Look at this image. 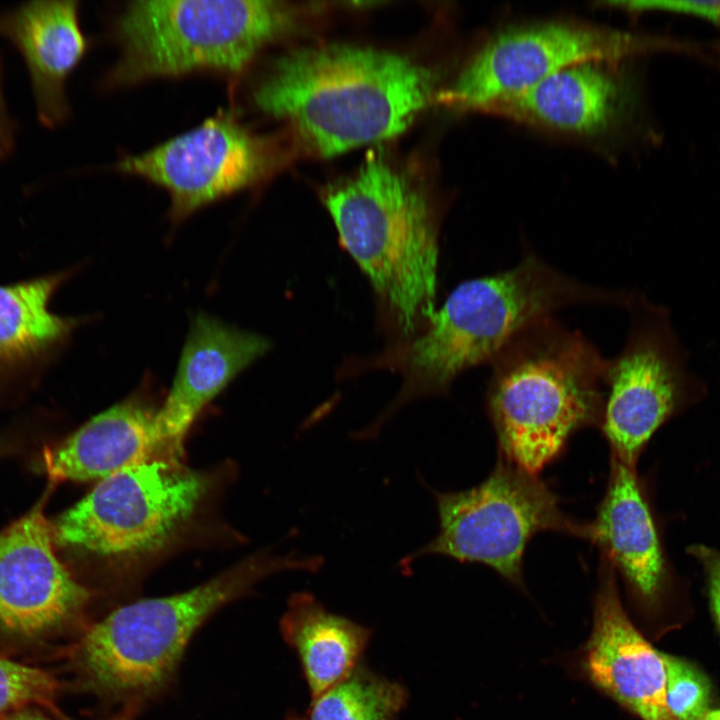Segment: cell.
Returning a JSON list of instances; mask_svg holds the SVG:
<instances>
[{"mask_svg":"<svg viewBox=\"0 0 720 720\" xmlns=\"http://www.w3.org/2000/svg\"><path fill=\"white\" fill-rule=\"evenodd\" d=\"M631 291L607 290L575 280L530 250L505 271L460 283L416 337L387 346L367 359L346 361L344 372L371 369L400 373L402 385L386 409L367 428L376 435L405 404L446 396L464 371L491 363L521 332L573 305L626 308Z\"/></svg>","mask_w":720,"mask_h":720,"instance_id":"cell-1","label":"cell"},{"mask_svg":"<svg viewBox=\"0 0 720 720\" xmlns=\"http://www.w3.org/2000/svg\"><path fill=\"white\" fill-rule=\"evenodd\" d=\"M435 78L409 57L346 44L305 47L272 65L253 93L313 153L331 157L393 138L431 101Z\"/></svg>","mask_w":720,"mask_h":720,"instance_id":"cell-2","label":"cell"},{"mask_svg":"<svg viewBox=\"0 0 720 720\" xmlns=\"http://www.w3.org/2000/svg\"><path fill=\"white\" fill-rule=\"evenodd\" d=\"M323 202L342 247L371 285L388 345L421 334L436 311L439 225L432 202L376 153L330 187Z\"/></svg>","mask_w":720,"mask_h":720,"instance_id":"cell-3","label":"cell"},{"mask_svg":"<svg viewBox=\"0 0 720 720\" xmlns=\"http://www.w3.org/2000/svg\"><path fill=\"white\" fill-rule=\"evenodd\" d=\"M607 361L553 316L517 335L490 363L486 409L499 456L537 475L576 432L599 426Z\"/></svg>","mask_w":720,"mask_h":720,"instance_id":"cell-4","label":"cell"},{"mask_svg":"<svg viewBox=\"0 0 720 720\" xmlns=\"http://www.w3.org/2000/svg\"><path fill=\"white\" fill-rule=\"evenodd\" d=\"M319 556L254 554L188 591L138 600L84 626L66 648L80 687L119 702L163 689L196 630L258 581L286 570L317 571Z\"/></svg>","mask_w":720,"mask_h":720,"instance_id":"cell-5","label":"cell"},{"mask_svg":"<svg viewBox=\"0 0 720 720\" xmlns=\"http://www.w3.org/2000/svg\"><path fill=\"white\" fill-rule=\"evenodd\" d=\"M295 16L280 1L131 2L115 24L120 57L109 80L128 85L196 71L237 74L286 33Z\"/></svg>","mask_w":720,"mask_h":720,"instance_id":"cell-6","label":"cell"},{"mask_svg":"<svg viewBox=\"0 0 720 720\" xmlns=\"http://www.w3.org/2000/svg\"><path fill=\"white\" fill-rule=\"evenodd\" d=\"M439 531L402 561V568L427 555L481 563L523 586V557L538 533L553 531L586 539L580 524L561 509L554 491L537 475L498 457L489 476L462 491L432 490Z\"/></svg>","mask_w":720,"mask_h":720,"instance_id":"cell-7","label":"cell"},{"mask_svg":"<svg viewBox=\"0 0 720 720\" xmlns=\"http://www.w3.org/2000/svg\"><path fill=\"white\" fill-rule=\"evenodd\" d=\"M631 325L621 352L607 361L601 431L611 456L636 469L653 434L704 398V382L688 367L689 354L670 311L632 291Z\"/></svg>","mask_w":720,"mask_h":720,"instance_id":"cell-8","label":"cell"},{"mask_svg":"<svg viewBox=\"0 0 720 720\" xmlns=\"http://www.w3.org/2000/svg\"><path fill=\"white\" fill-rule=\"evenodd\" d=\"M207 474L155 458L106 477L51 522L57 545L101 557L162 546L207 493Z\"/></svg>","mask_w":720,"mask_h":720,"instance_id":"cell-9","label":"cell"},{"mask_svg":"<svg viewBox=\"0 0 720 720\" xmlns=\"http://www.w3.org/2000/svg\"><path fill=\"white\" fill-rule=\"evenodd\" d=\"M664 46L657 38L569 21L515 26L491 37L437 98L459 110L481 111L570 66L619 61Z\"/></svg>","mask_w":720,"mask_h":720,"instance_id":"cell-10","label":"cell"},{"mask_svg":"<svg viewBox=\"0 0 720 720\" xmlns=\"http://www.w3.org/2000/svg\"><path fill=\"white\" fill-rule=\"evenodd\" d=\"M0 530V653L40 655L81 622L91 591L56 553L44 500Z\"/></svg>","mask_w":720,"mask_h":720,"instance_id":"cell-11","label":"cell"},{"mask_svg":"<svg viewBox=\"0 0 720 720\" xmlns=\"http://www.w3.org/2000/svg\"><path fill=\"white\" fill-rule=\"evenodd\" d=\"M271 165L268 143L222 111L145 152L121 159L115 169L165 189L176 222L199 208L243 190Z\"/></svg>","mask_w":720,"mask_h":720,"instance_id":"cell-12","label":"cell"},{"mask_svg":"<svg viewBox=\"0 0 720 720\" xmlns=\"http://www.w3.org/2000/svg\"><path fill=\"white\" fill-rule=\"evenodd\" d=\"M591 635L581 665L590 682L642 720H676L666 701L662 653L639 633L626 614L616 572L601 558Z\"/></svg>","mask_w":720,"mask_h":720,"instance_id":"cell-13","label":"cell"},{"mask_svg":"<svg viewBox=\"0 0 720 720\" xmlns=\"http://www.w3.org/2000/svg\"><path fill=\"white\" fill-rule=\"evenodd\" d=\"M269 348L266 338L208 314L192 319L173 384L155 416L165 458L180 460L184 439L204 407Z\"/></svg>","mask_w":720,"mask_h":720,"instance_id":"cell-14","label":"cell"},{"mask_svg":"<svg viewBox=\"0 0 720 720\" xmlns=\"http://www.w3.org/2000/svg\"><path fill=\"white\" fill-rule=\"evenodd\" d=\"M586 539L596 545L636 601L654 608L671 580V566L646 490L631 468L611 456L605 494Z\"/></svg>","mask_w":720,"mask_h":720,"instance_id":"cell-15","label":"cell"},{"mask_svg":"<svg viewBox=\"0 0 720 720\" xmlns=\"http://www.w3.org/2000/svg\"><path fill=\"white\" fill-rule=\"evenodd\" d=\"M606 63L570 66L481 111L557 132L601 134L623 118L633 98L627 80Z\"/></svg>","mask_w":720,"mask_h":720,"instance_id":"cell-16","label":"cell"},{"mask_svg":"<svg viewBox=\"0 0 720 720\" xmlns=\"http://www.w3.org/2000/svg\"><path fill=\"white\" fill-rule=\"evenodd\" d=\"M0 35L21 54L36 112L50 128L68 115L66 83L87 50L77 1H32L0 10Z\"/></svg>","mask_w":720,"mask_h":720,"instance_id":"cell-17","label":"cell"},{"mask_svg":"<svg viewBox=\"0 0 720 720\" xmlns=\"http://www.w3.org/2000/svg\"><path fill=\"white\" fill-rule=\"evenodd\" d=\"M156 412L136 397L118 403L61 443L44 449L36 462L37 470L56 482L100 481L126 468L165 458L155 425Z\"/></svg>","mask_w":720,"mask_h":720,"instance_id":"cell-18","label":"cell"},{"mask_svg":"<svg viewBox=\"0 0 720 720\" xmlns=\"http://www.w3.org/2000/svg\"><path fill=\"white\" fill-rule=\"evenodd\" d=\"M280 630L299 655L313 699L355 668L370 636L368 629L329 612L308 592L289 598Z\"/></svg>","mask_w":720,"mask_h":720,"instance_id":"cell-19","label":"cell"},{"mask_svg":"<svg viewBox=\"0 0 720 720\" xmlns=\"http://www.w3.org/2000/svg\"><path fill=\"white\" fill-rule=\"evenodd\" d=\"M63 279L54 274L0 286V376L41 360L75 327L49 309Z\"/></svg>","mask_w":720,"mask_h":720,"instance_id":"cell-20","label":"cell"},{"mask_svg":"<svg viewBox=\"0 0 720 720\" xmlns=\"http://www.w3.org/2000/svg\"><path fill=\"white\" fill-rule=\"evenodd\" d=\"M406 700L399 683L355 667L313 699L309 720H396Z\"/></svg>","mask_w":720,"mask_h":720,"instance_id":"cell-21","label":"cell"},{"mask_svg":"<svg viewBox=\"0 0 720 720\" xmlns=\"http://www.w3.org/2000/svg\"><path fill=\"white\" fill-rule=\"evenodd\" d=\"M61 689L51 672L0 653V717L30 707L56 716Z\"/></svg>","mask_w":720,"mask_h":720,"instance_id":"cell-22","label":"cell"},{"mask_svg":"<svg viewBox=\"0 0 720 720\" xmlns=\"http://www.w3.org/2000/svg\"><path fill=\"white\" fill-rule=\"evenodd\" d=\"M666 701L676 720H702L709 711L711 688L698 669L678 657L663 654Z\"/></svg>","mask_w":720,"mask_h":720,"instance_id":"cell-23","label":"cell"},{"mask_svg":"<svg viewBox=\"0 0 720 720\" xmlns=\"http://www.w3.org/2000/svg\"><path fill=\"white\" fill-rule=\"evenodd\" d=\"M606 4L631 11L669 10L702 16L720 23V1H620Z\"/></svg>","mask_w":720,"mask_h":720,"instance_id":"cell-24","label":"cell"},{"mask_svg":"<svg viewBox=\"0 0 720 720\" xmlns=\"http://www.w3.org/2000/svg\"><path fill=\"white\" fill-rule=\"evenodd\" d=\"M688 551L705 570L712 612L720 628V551L702 545L691 546Z\"/></svg>","mask_w":720,"mask_h":720,"instance_id":"cell-25","label":"cell"},{"mask_svg":"<svg viewBox=\"0 0 720 720\" xmlns=\"http://www.w3.org/2000/svg\"><path fill=\"white\" fill-rule=\"evenodd\" d=\"M15 128L6 108L2 92L0 65V160L5 158L14 145Z\"/></svg>","mask_w":720,"mask_h":720,"instance_id":"cell-26","label":"cell"},{"mask_svg":"<svg viewBox=\"0 0 720 720\" xmlns=\"http://www.w3.org/2000/svg\"><path fill=\"white\" fill-rule=\"evenodd\" d=\"M0 720H58V719L43 709L30 707V708L21 709L16 712L5 715L3 717H0Z\"/></svg>","mask_w":720,"mask_h":720,"instance_id":"cell-27","label":"cell"},{"mask_svg":"<svg viewBox=\"0 0 720 720\" xmlns=\"http://www.w3.org/2000/svg\"><path fill=\"white\" fill-rule=\"evenodd\" d=\"M17 447L5 439H0V457L14 454Z\"/></svg>","mask_w":720,"mask_h":720,"instance_id":"cell-28","label":"cell"},{"mask_svg":"<svg viewBox=\"0 0 720 720\" xmlns=\"http://www.w3.org/2000/svg\"><path fill=\"white\" fill-rule=\"evenodd\" d=\"M702 720H720V709L709 710Z\"/></svg>","mask_w":720,"mask_h":720,"instance_id":"cell-29","label":"cell"},{"mask_svg":"<svg viewBox=\"0 0 720 720\" xmlns=\"http://www.w3.org/2000/svg\"><path fill=\"white\" fill-rule=\"evenodd\" d=\"M57 719H58V720H71V719L67 718V717H66L65 715H63V714H61L59 717H57ZM107 720H128V719L122 718V717H115V718H111V719H107Z\"/></svg>","mask_w":720,"mask_h":720,"instance_id":"cell-30","label":"cell"},{"mask_svg":"<svg viewBox=\"0 0 720 720\" xmlns=\"http://www.w3.org/2000/svg\"><path fill=\"white\" fill-rule=\"evenodd\" d=\"M288 720H302V719L294 716V717H290Z\"/></svg>","mask_w":720,"mask_h":720,"instance_id":"cell-31","label":"cell"}]
</instances>
